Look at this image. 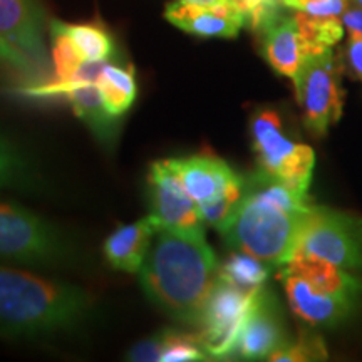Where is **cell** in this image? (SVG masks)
I'll return each mask as SVG.
<instances>
[{
  "label": "cell",
  "mask_w": 362,
  "mask_h": 362,
  "mask_svg": "<svg viewBox=\"0 0 362 362\" xmlns=\"http://www.w3.org/2000/svg\"><path fill=\"white\" fill-rule=\"evenodd\" d=\"M42 24L37 0H0V37L33 59L37 67H44L47 61Z\"/></svg>",
  "instance_id": "9a60e30c"
},
{
  "label": "cell",
  "mask_w": 362,
  "mask_h": 362,
  "mask_svg": "<svg viewBox=\"0 0 362 362\" xmlns=\"http://www.w3.org/2000/svg\"><path fill=\"white\" fill-rule=\"evenodd\" d=\"M302 121L310 134H327L341 119L346 93L342 88V66L332 49L309 56L292 79Z\"/></svg>",
  "instance_id": "52a82bcc"
},
{
  "label": "cell",
  "mask_w": 362,
  "mask_h": 362,
  "mask_svg": "<svg viewBox=\"0 0 362 362\" xmlns=\"http://www.w3.org/2000/svg\"><path fill=\"white\" fill-rule=\"evenodd\" d=\"M346 64L351 74L362 83V34L349 33L346 45Z\"/></svg>",
  "instance_id": "f1b7e54d"
},
{
  "label": "cell",
  "mask_w": 362,
  "mask_h": 362,
  "mask_svg": "<svg viewBox=\"0 0 362 362\" xmlns=\"http://www.w3.org/2000/svg\"><path fill=\"white\" fill-rule=\"evenodd\" d=\"M257 292H245L223 279H216L198 322V337L208 356L216 359L235 356L240 332Z\"/></svg>",
  "instance_id": "30bf717a"
},
{
  "label": "cell",
  "mask_w": 362,
  "mask_h": 362,
  "mask_svg": "<svg viewBox=\"0 0 362 362\" xmlns=\"http://www.w3.org/2000/svg\"><path fill=\"white\" fill-rule=\"evenodd\" d=\"M176 166L205 223L221 232L245 194V178L215 155L176 158Z\"/></svg>",
  "instance_id": "8992f818"
},
{
  "label": "cell",
  "mask_w": 362,
  "mask_h": 362,
  "mask_svg": "<svg viewBox=\"0 0 362 362\" xmlns=\"http://www.w3.org/2000/svg\"><path fill=\"white\" fill-rule=\"evenodd\" d=\"M165 17L170 24L198 37L233 39L245 27L243 12L232 0L216 4L178 0L166 6Z\"/></svg>",
  "instance_id": "4fadbf2b"
},
{
  "label": "cell",
  "mask_w": 362,
  "mask_h": 362,
  "mask_svg": "<svg viewBox=\"0 0 362 362\" xmlns=\"http://www.w3.org/2000/svg\"><path fill=\"white\" fill-rule=\"evenodd\" d=\"M198 334L183 332L178 329H163V349L160 362H194L206 361Z\"/></svg>",
  "instance_id": "7402d4cb"
},
{
  "label": "cell",
  "mask_w": 362,
  "mask_h": 362,
  "mask_svg": "<svg viewBox=\"0 0 362 362\" xmlns=\"http://www.w3.org/2000/svg\"><path fill=\"white\" fill-rule=\"evenodd\" d=\"M185 2H197V4H216V2H226V0H185Z\"/></svg>",
  "instance_id": "f546056e"
},
{
  "label": "cell",
  "mask_w": 362,
  "mask_h": 362,
  "mask_svg": "<svg viewBox=\"0 0 362 362\" xmlns=\"http://www.w3.org/2000/svg\"><path fill=\"white\" fill-rule=\"evenodd\" d=\"M149 208L160 228L205 233L200 206L185 188L175 160L153 163L148 173Z\"/></svg>",
  "instance_id": "8fae6325"
},
{
  "label": "cell",
  "mask_w": 362,
  "mask_h": 362,
  "mask_svg": "<svg viewBox=\"0 0 362 362\" xmlns=\"http://www.w3.org/2000/svg\"><path fill=\"white\" fill-rule=\"evenodd\" d=\"M218 269L205 233L158 228L139 280L158 309L178 322L198 325Z\"/></svg>",
  "instance_id": "6da1fadb"
},
{
  "label": "cell",
  "mask_w": 362,
  "mask_h": 362,
  "mask_svg": "<svg viewBox=\"0 0 362 362\" xmlns=\"http://www.w3.org/2000/svg\"><path fill=\"white\" fill-rule=\"evenodd\" d=\"M250 136L257 171L298 193H309L315 166L314 149L288 134L277 110L265 106L253 112Z\"/></svg>",
  "instance_id": "5b68a950"
},
{
  "label": "cell",
  "mask_w": 362,
  "mask_h": 362,
  "mask_svg": "<svg viewBox=\"0 0 362 362\" xmlns=\"http://www.w3.org/2000/svg\"><path fill=\"white\" fill-rule=\"evenodd\" d=\"M287 341L279 298L265 287L260 288L243 322L235 356L247 361L269 359Z\"/></svg>",
  "instance_id": "7c38bea8"
},
{
  "label": "cell",
  "mask_w": 362,
  "mask_h": 362,
  "mask_svg": "<svg viewBox=\"0 0 362 362\" xmlns=\"http://www.w3.org/2000/svg\"><path fill=\"white\" fill-rule=\"evenodd\" d=\"M312 206L307 194L257 171L245 180V194L220 233L233 250L280 269L296 252Z\"/></svg>",
  "instance_id": "7a4b0ae2"
},
{
  "label": "cell",
  "mask_w": 362,
  "mask_h": 362,
  "mask_svg": "<svg viewBox=\"0 0 362 362\" xmlns=\"http://www.w3.org/2000/svg\"><path fill=\"white\" fill-rule=\"evenodd\" d=\"M262 52L272 69L285 78H296V74L312 56V49L302 34L296 12L280 13L265 29L260 30Z\"/></svg>",
  "instance_id": "5bb4252c"
},
{
  "label": "cell",
  "mask_w": 362,
  "mask_h": 362,
  "mask_svg": "<svg viewBox=\"0 0 362 362\" xmlns=\"http://www.w3.org/2000/svg\"><path fill=\"white\" fill-rule=\"evenodd\" d=\"M232 2H233V4H237V2H238V0H232Z\"/></svg>",
  "instance_id": "1f68e13d"
},
{
  "label": "cell",
  "mask_w": 362,
  "mask_h": 362,
  "mask_svg": "<svg viewBox=\"0 0 362 362\" xmlns=\"http://www.w3.org/2000/svg\"><path fill=\"white\" fill-rule=\"evenodd\" d=\"M69 252L62 235L27 208L0 200V260L51 265Z\"/></svg>",
  "instance_id": "ba28073f"
},
{
  "label": "cell",
  "mask_w": 362,
  "mask_h": 362,
  "mask_svg": "<svg viewBox=\"0 0 362 362\" xmlns=\"http://www.w3.org/2000/svg\"><path fill=\"white\" fill-rule=\"evenodd\" d=\"M33 181V166L17 144L0 133V188H22Z\"/></svg>",
  "instance_id": "44dd1931"
},
{
  "label": "cell",
  "mask_w": 362,
  "mask_h": 362,
  "mask_svg": "<svg viewBox=\"0 0 362 362\" xmlns=\"http://www.w3.org/2000/svg\"><path fill=\"white\" fill-rule=\"evenodd\" d=\"M285 8L307 13L312 17H337L342 19L344 12L351 6V0H282Z\"/></svg>",
  "instance_id": "484cf974"
},
{
  "label": "cell",
  "mask_w": 362,
  "mask_h": 362,
  "mask_svg": "<svg viewBox=\"0 0 362 362\" xmlns=\"http://www.w3.org/2000/svg\"><path fill=\"white\" fill-rule=\"evenodd\" d=\"M352 4H354V6H357V7H361L362 8V0H351Z\"/></svg>",
  "instance_id": "4dcf8cb0"
},
{
  "label": "cell",
  "mask_w": 362,
  "mask_h": 362,
  "mask_svg": "<svg viewBox=\"0 0 362 362\" xmlns=\"http://www.w3.org/2000/svg\"><path fill=\"white\" fill-rule=\"evenodd\" d=\"M296 252L362 272V216L327 206H312Z\"/></svg>",
  "instance_id": "9c48e42d"
},
{
  "label": "cell",
  "mask_w": 362,
  "mask_h": 362,
  "mask_svg": "<svg viewBox=\"0 0 362 362\" xmlns=\"http://www.w3.org/2000/svg\"><path fill=\"white\" fill-rule=\"evenodd\" d=\"M90 297L72 284L0 265V337L29 339L69 329L89 315Z\"/></svg>",
  "instance_id": "3957f363"
},
{
  "label": "cell",
  "mask_w": 362,
  "mask_h": 362,
  "mask_svg": "<svg viewBox=\"0 0 362 362\" xmlns=\"http://www.w3.org/2000/svg\"><path fill=\"white\" fill-rule=\"evenodd\" d=\"M288 305L312 329H332L346 322L362 302V277L356 272L296 252L280 267Z\"/></svg>",
  "instance_id": "277c9868"
},
{
  "label": "cell",
  "mask_w": 362,
  "mask_h": 362,
  "mask_svg": "<svg viewBox=\"0 0 362 362\" xmlns=\"http://www.w3.org/2000/svg\"><path fill=\"white\" fill-rule=\"evenodd\" d=\"M325 359H327L325 344L322 337L319 334H315L312 327L300 330V334L293 341H287L269 357V361L280 362H305Z\"/></svg>",
  "instance_id": "603a6c76"
},
{
  "label": "cell",
  "mask_w": 362,
  "mask_h": 362,
  "mask_svg": "<svg viewBox=\"0 0 362 362\" xmlns=\"http://www.w3.org/2000/svg\"><path fill=\"white\" fill-rule=\"evenodd\" d=\"M98 86L103 93L104 106L115 119L129 111L138 94L133 66L123 67L106 62L98 79Z\"/></svg>",
  "instance_id": "ac0fdd59"
},
{
  "label": "cell",
  "mask_w": 362,
  "mask_h": 362,
  "mask_svg": "<svg viewBox=\"0 0 362 362\" xmlns=\"http://www.w3.org/2000/svg\"><path fill=\"white\" fill-rule=\"evenodd\" d=\"M0 62L21 72H25V74H34L39 69L33 62V59L27 57L24 52L19 51L16 45H12L4 37H0Z\"/></svg>",
  "instance_id": "83f0119b"
},
{
  "label": "cell",
  "mask_w": 362,
  "mask_h": 362,
  "mask_svg": "<svg viewBox=\"0 0 362 362\" xmlns=\"http://www.w3.org/2000/svg\"><path fill=\"white\" fill-rule=\"evenodd\" d=\"M163 349V330L153 334L151 337L143 339L134 344L128 352V359L134 362H155L160 361Z\"/></svg>",
  "instance_id": "4316f807"
},
{
  "label": "cell",
  "mask_w": 362,
  "mask_h": 362,
  "mask_svg": "<svg viewBox=\"0 0 362 362\" xmlns=\"http://www.w3.org/2000/svg\"><path fill=\"white\" fill-rule=\"evenodd\" d=\"M56 24L71 39L76 51L79 52V56L84 61H110L115 56V40L103 25L66 24V22L61 21H56Z\"/></svg>",
  "instance_id": "d6986e66"
},
{
  "label": "cell",
  "mask_w": 362,
  "mask_h": 362,
  "mask_svg": "<svg viewBox=\"0 0 362 362\" xmlns=\"http://www.w3.org/2000/svg\"><path fill=\"white\" fill-rule=\"evenodd\" d=\"M237 7L243 12L245 27L257 34L285 11L282 0H238Z\"/></svg>",
  "instance_id": "d4e9b609"
},
{
  "label": "cell",
  "mask_w": 362,
  "mask_h": 362,
  "mask_svg": "<svg viewBox=\"0 0 362 362\" xmlns=\"http://www.w3.org/2000/svg\"><path fill=\"white\" fill-rule=\"evenodd\" d=\"M270 270L272 267L257 257L235 250L223 265H220L218 277L245 292H257L265 285Z\"/></svg>",
  "instance_id": "ffe728a7"
},
{
  "label": "cell",
  "mask_w": 362,
  "mask_h": 362,
  "mask_svg": "<svg viewBox=\"0 0 362 362\" xmlns=\"http://www.w3.org/2000/svg\"><path fill=\"white\" fill-rule=\"evenodd\" d=\"M29 98H47L64 94L76 116H79L99 138H106L112 131L115 117L104 106L103 93L94 83H51L33 84L21 89Z\"/></svg>",
  "instance_id": "2e32d148"
},
{
  "label": "cell",
  "mask_w": 362,
  "mask_h": 362,
  "mask_svg": "<svg viewBox=\"0 0 362 362\" xmlns=\"http://www.w3.org/2000/svg\"><path fill=\"white\" fill-rule=\"evenodd\" d=\"M158 228L160 225L151 215L131 225L119 226L104 242V257L112 269L136 274L146 260Z\"/></svg>",
  "instance_id": "e0dca14e"
},
{
  "label": "cell",
  "mask_w": 362,
  "mask_h": 362,
  "mask_svg": "<svg viewBox=\"0 0 362 362\" xmlns=\"http://www.w3.org/2000/svg\"><path fill=\"white\" fill-rule=\"evenodd\" d=\"M52 37V61H54V81L56 83H71L78 72L84 59L76 51L71 39L59 29L56 21H51Z\"/></svg>",
  "instance_id": "cb8c5ba5"
}]
</instances>
